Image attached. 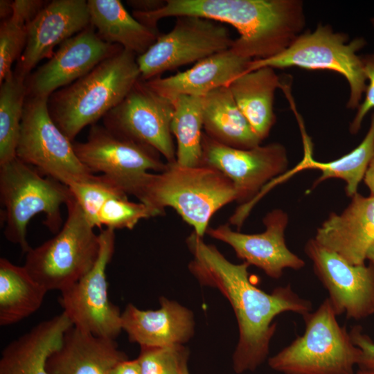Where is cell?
<instances>
[{
	"label": "cell",
	"instance_id": "cell-33",
	"mask_svg": "<svg viewBox=\"0 0 374 374\" xmlns=\"http://www.w3.org/2000/svg\"><path fill=\"white\" fill-rule=\"evenodd\" d=\"M188 350L182 345L141 347L139 357L141 374H183Z\"/></svg>",
	"mask_w": 374,
	"mask_h": 374
},
{
	"label": "cell",
	"instance_id": "cell-28",
	"mask_svg": "<svg viewBox=\"0 0 374 374\" xmlns=\"http://www.w3.org/2000/svg\"><path fill=\"white\" fill-rule=\"evenodd\" d=\"M304 157L294 171L317 169L321 175L315 181L313 187L330 178H339L346 184V192L352 197L364 178L374 149V113L371 116L369 129L359 145L351 152L330 162H319L313 159L310 139L303 132Z\"/></svg>",
	"mask_w": 374,
	"mask_h": 374
},
{
	"label": "cell",
	"instance_id": "cell-27",
	"mask_svg": "<svg viewBox=\"0 0 374 374\" xmlns=\"http://www.w3.org/2000/svg\"><path fill=\"white\" fill-rule=\"evenodd\" d=\"M48 291L24 266L0 258V326L18 323L37 311Z\"/></svg>",
	"mask_w": 374,
	"mask_h": 374
},
{
	"label": "cell",
	"instance_id": "cell-1",
	"mask_svg": "<svg viewBox=\"0 0 374 374\" xmlns=\"http://www.w3.org/2000/svg\"><path fill=\"white\" fill-rule=\"evenodd\" d=\"M193 260L192 274L204 286L217 289L229 301L238 324L239 340L233 355L236 373L253 371L266 359L276 323V317L292 312L303 317L312 303L293 292L290 286L278 287L267 293L250 280L245 262L229 261L212 244L205 243L194 231L186 239Z\"/></svg>",
	"mask_w": 374,
	"mask_h": 374
},
{
	"label": "cell",
	"instance_id": "cell-32",
	"mask_svg": "<svg viewBox=\"0 0 374 374\" xmlns=\"http://www.w3.org/2000/svg\"><path fill=\"white\" fill-rule=\"evenodd\" d=\"M156 212L142 202H131L127 195L109 198L99 211V227L105 226L113 230L132 229L142 219L157 216Z\"/></svg>",
	"mask_w": 374,
	"mask_h": 374
},
{
	"label": "cell",
	"instance_id": "cell-38",
	"mask_svg": "<svg viewBox=\"0 0 374 374\" xmlns=\"http://www.w3.org/2000/svg\"><path fill=\"white\" fill-rule=\"evenodd\" d=\"M127 3L132 8L133 12H150L162 8L166 3V1L130 0Z\"/></svg>",
	"mask_w": 374,
	"mask_h": 374
},
{
	"label": "cell",
	"instance_id": "cell-34",
	"mask_svg": "<svg viewBox=\"0 0 374 374\" xmlns=\"http://www.w3.org/2000/svg\"><path fill=\"white\" fill-rule=\"evenodd\" d=\"M27 40L26 24L9 17L0 26V83L13 71L12 65L21 55Z\"/></svg>",
	"mask_w": 374,
	"mask_h": 374
},
{
	"label": "cell",
	"instance_id": "cell-10",
	"mask_svg": "<svg viewBox=\"0 0 374 374\" xmlns=\"http://www.w3.org/2000/svg\"><path fill=\"white\" fill-rule=\"evenodd\" d=\"M98 258L89 272L60 292L59 303L73 326L95 336L114 339L123 330L121 314L108 294L106 269L114 255V230L101 229Z\"/></svg>",
	"mask_w": 374,
	"mask_h": 374
},
{
	"label": "cell",
	"instance_id": "cell-36",
	"mask_svg": "<svg viewBox=\"0 0 374 374\" xmlns=\"http://www.w3.org/2000/svg\"><path fill=\"white\" fill-rule=\"evenodd\" d=\"M349 333L353 344L361 350L359 369L374 373V341L359 326H353Z\"/></svg>",
	"mask_w": 374,
	"mask_h": 374
},
{
	"label": "cell",
	"instance_id": "cell-40",
	"mask_svg": "<svg viewBox=\"0 0 374 374\" xmlns=\"http://www.w3.org/2000/svg\"><path fill=\"white\" fill-rule=\"evenodd\" d=\"M364 181L371 192L370 195L374 196V149L364 175Z\"/></svg>",
	"mask_w": 374,
	"mask_h": 374
},
{
	"label": "cell",
	"instance_id": "cell-14",
	"mask_svg": "<svg viewBox=\"0 0 374 374\" xmlns=\"http://www.w3.org/2000/svg\"><path fill=\"white\" fill-rule=\"evenodd\" d=\"M305 252L337 316L345 313L347 318L358 320L374 314V262L350 264L314 239L306 243Z\"/></svg>",
	"mask_w": 374,
	"mask_h": 374
},
{
	"label": "cell",
	"instance_id": "cell-6",
	"mask_svg": "<svg viewBox=\"0 0 374 374\" xmlns=\"http://www.w3.org/2000/svg\"><path fill=\"white\" fill-rule=\"evenodd\" d=\"M337 316L328 298L304 315L303 335L270 357V368L283 374H353L361 350Z\"/></svg>",
	"mask_w": 374,
	"mask_h": 374
},
{
	"label": "cell",
	"instance_id": "cell-41",
	"mask_svg": "<svg viewBox=\"0 0 374 374\" xmlns=\"http://www.w3.org/2000/svg\"><path fill=\"white\" fill-rule=\"evenodd\" d=\"M12 14V1L8 0L0 1V17L5 20L11 17Z\"/></svg>",
	"mask_w": 374,
	"mask_h": 374
},
{
	"label": "cell",
	"instance_id": "cell-35",
	"mask_svg": "<svg viewBox=\"0 0 374 374\" xmlns=\"http://www.w3.org/2000/svg\"><path fill=\"white\" fill-rule=\"evenodd\" d=\"M361 58L368 84L365 91V98L357 107L356 115L350 124V132L352 134H356L359 131L365 116L374 109V52Z\"/></svg>",
	"mask_w": 374,
	"mask_h": 374
},
{
	"label": "cell",
	"instance_id": "cell-15",
	"mask_svg": "<svg viewBox=\"0 0 374 374\" xmlns=\"http://www.w3.org/2000/svg\"><path fill=\"white\" fill-rule=\"evenodd\" d=\"M202 150L201 164L215 168L226 176L233 184L240 202L254 198L288 164L285 148L276 143L239 149L222 144L204 133Z\"/></svg>",
	"mask_w": 374,
	"mask_h": 374
},
{
	"label": "cell",
	"instance_id": "cell-8",
	"mask_svg": "<svg viewBox=\"0 0 374 374\" xmlns=\"http://www.w3.org/2000/svg\"><path fill=\"white\" fill-rule=\"evenodd\" d=\"M348 37L328 25H319L312 33L300 35L281 53L266 59L253 60L245 72L261 67L298 66L308 70H330L344 76L350 87L349 109L360 105L366 91V78L357 52L366 44L362 38L348 42Z\"/></svg>",
	"mask_w": 374,
	"mask_h": 374
},
{
	"label": "cell",
	"instance_id": "cell-3",
	"mask_svg": "<svg viewBox=\"0 0 374 374\" xmlns=\"http://www.w3.org/2000/svg\"><path fill=\"white\" fill-rule=\"evenodd\" d=\"M135 197L158 215L165 208H172L202 238L212 215L237 200V192L232 181L215 168L183 166L175 161L167 163L160 172H150Z\"/></svg>",
	"mask_w": 374,
	"mask_h": 374
},
{
	"label": "cell",
	"instance_id": "cell-43",
	"mask_svg": "<svg viewBox=\"0 0 374 374\" xmlns=\"http://www.w3.org/2000/svg\"><path fill=\"white\" fill-rule=\"evenodd\" d=\"M356 374H374V373L365 371V370L359 369Z\"/></svg>",
	"mask_w": 374,
	"mask_h": 374
},
{
	"label": "cell",
	"instance_id": "cell-37",
	"mask_svg": "<svg viewBox=\"0 0 374 374\" xmlns=\"http://www.w3.org/2000/svg\"><path fill=\"white\" fill-rule=\"evenodd\" d=\"M40 0H15L12 1V14L10 17L28 24L44 7Z\"/></svg>",
	"mask_w": 374,
	"mask_h": 374
},
{
	"label": "cell",
	"instance_id": "cell-16",
	"mask_svg": "<svg viewBox=\"0 0 374 374\" xmlns=\"http://www.w3.org/2000/svg\"><path fill=\"white\" fill-rule=\"evenodd\" d=\"M122 47L109 44L87 28L63 42L49 60L32 75L27 86L30 96L46 97L83 77Z\"/></svg>",
	"mask_w": 374,
	"mask_h": 374
},
{
	"label": "cell",
	"instance_id": "cell-12",
	"mask_svg": "<svg viewBox=\"0 0 374 374\" xmlns=\"http://www.w3.org/2000/svg\"><path fill=\"white\" fill-rule=\"evenodd\" d=\"M76 155L92 172H102L125 193L136 196L149 175L166 163L151 147L119 136L105 126L93 125L87 141L73 143Z\"/></svg>",
	"mask_w": 374,
	"mask_h": 374
},
{
	"label": "cell",
	"instance_id": "cell-11",
	"mask_svg": "<svg viewBox=\"0 0 374 374\" xmlns=\"http://www.w3.org/2000/svg\"><path fill=\"white\" fill-rule=\"evenodd\" d=\"M233 41L220 22L195 16L178 17L169 33L160 35L146 52L137 57L141 79L147 81L226 51Z\"/></svg>",
	"mask_w": 374,
	"mask_h": 374
},
{
	"label": "cell",
	"instance_id": "cell-5",
	"mask_svg": "<svg viewBox=\"0 0 374 374\" xmlns=\"http://www.w3.org/2000/svg\"><path fill=\"white\" fill-rule=\"evenodd\" d=\"M73 198L67 186L51 177H44L35 168L17 157L0 166L3 234L7 240L19 245L25 253L30 248L26 239L30 220L44 213V224L56 234L62 228L61 206Z\"/></svg>",
	"mask_w": 374,
	"mask_h": 374
},
{
	"label": "cell",
	"instance_id": "cell-42",
	"mask_svg": "<svg viewBox=\"0 0 374 374\" xmlns=\"http://www.w3.org/2000/svg\"><path fill=\"white\" fill-rule=\"evenodd\" d=\"M366 259H368L369 262H374V244L368 249L366 255Z\"/></svg>",
	"mask_w": 374,
	"mask_h": 374
},
{
	"label": "cell",
	"instance_id": "cell-39",
	"mask_svg": "<svg viewBox=\"0 0 374 374\" xmlns=\"http://www.w3.org/2000/svg\"><path fill=\"white\" fill-rule=\"evenodd\" d=\"M109 374H141V371L137 359L133 360L125 359L118 362Z\"/></svg>",
	"mask_w": 374,
	"mask_h": 374
},
{
	"label": "cell",
	"instance_id": "cell-2",
	"mask_svg": "<svg viewBox=\"0 0 374 374\" xmlns=\"http://www.w3.org/2000/svg\"><path fill=\"white\" fill-rule=\"evenodd\" d=\"M132 15L154 29L159 20L169 17L195 16L230 24L240 34L230 50L251 60L281 53L305 24L303 3L299 0H166L160 9Z\"/></svg>",
	"mask_w": 374,
	"mask_h": 374
},
{
	"label": "cell",
	"instance_id": "cell-29",
	"mask_svg": "<svg viewBox=\"0 0 374 374\" xmlns=\"http://www.w3.org/2000/svg\"><path fill=\"white\" fill-rule=\"evenodd\" d=\"M202 98L180 96L172 101L171 131L177 143L176 162L183 166L195 167L202 163Z\"/></svg>",
	"mask_w": 374,
	"mask_h": 374
},
{
	"label": "cell",
	"instance_id": "cell-17",
	"mask_svg": "<svg viewBox=\"0 0 374 374\" xmlns=\"http://www.w3.org/2000/svg\"><path fill=\"white\" fill-rule=\"evenodd\" d=\"M265 230L257 234H245L233 231L228 224L208 228L213 238L229 244L236 256L247 264L261 269L273 278L281 277L287 268L300 269L305 262L286 246L285 230L288 223L287 213L275 209L263 219Z\"/></svg>",
	"mask_w": 374,
	"mask_h": 374
},
{
	"label": "cell",
	"instance_id": "cell-7",
	"mask_svg": "<svg viewBox=\"0 0 374 374\" xmlns=\"http://www.w3.org/2000/svg\"><path fill=\"white\" fill-rule=\"evenodd\" d=\"M67 217L56 235L26 253L24 267L48 292H62L82 278L96 263L99 235L74 197L66 205Z\"/></svg>",
	"mask_w": 374,
	"mask_h": 374
},
{
	"label": "cell",
	"instance_id": "cell-13",
	"mask_svg": "<svg viewBox=\"0 0 374 374\" xmlns=\"http://www.w3.org/2000/svg\"><path fill=\"white\" fill-rule=\"evenodd\" d=\"M174 105L139 79L125 99L104 118V126L114 134L148 145L168 163L176 161L171 122Z\"/></svg>",
	"mask_w": 374,
	"mask_h": 374
},
{
	"label": "cell",
	"instance_id": "cell-21",
	"mask_svg": "<svg viewBox=\"0 0 374 374\" xmlns=\"http://www.w3.org/2000/svg\"><path fill=\"white\" fill-rule=\"evenodd\" d=\"M251 60L229 48L198 61L185 71L166 78L156 77L145 82L155 93L171 101L180 96L203 97L215 89L227 86L247 70Z\"/></svg>",
	"mask_w": 374,
	"mask_h": 374
},
{
	"label": "cell",
	"instance_id": "cell-25",
	"mask_svg": "<svg viewBox=\"0 0 374 374\" xmlns=\"http://www.w3.org/2000/svg\"><path fill=\"white\" fill-rule=\"evenodd\" d=\"M202 121L205 134L222 144L251 149L260 145L262 141L239 109L227 86L203 96Z\"/></svg>",
	"mask_w": 374,
	"mask_h": 374
},
{
	"label": "cell",
	"instance_id": "cell-4",
	"mask_svg": "<svg viewBox=\"0 0 374 374\" xmlns=\"http://www.w3.org/2000/svg\"><path fill=\"white\" fill-rule=\"evenodd\" d=\"M136 55L121 48L52 96L51 115L71 141L84 127L118 106L141 79Z\"/></svg>",
	"mask_w": 374,
	"mask_h": 374
},
{
	"label": "cell",
	"instance_id": "cell-18",
	"mask_svg": "<svg viewBox=\"0 0 374 374\" xmlns=\"http://www.w3.org/2000/svg\"><path fill=\"white\" fill-rule=\"evenodd\" d=\"M90 24L87 1H52L26 25V44L15 73L25 79L39 62L53 56L57 45Z\"/></svg>",
	"mask_w": 374,
	"mask_h": 374
},
{
	"label": "cell",
	"instance_id": "cell-45",
	"mask_svg": "<svg viewBox=\"0 0 374 374\" xmlns=\"http://www.w3.org/2000/svg\"><path fill=\"white\" fill-rule=\"evenodd\" d=\"M371 22H372V24H373V26H374V18L371 19Z\"/></svg>",
	"mask_w": 374,
	"mask_h": 374
},
{
	"label": "cell",
	"instance_id": "cell-24",
	"mask_svg": "<svg viewBox=\"0 0 374 374\" xmlns=\"http://www.w3.org/2000/svg\"><path fill=\"white\" fill-rule=\"evenodd\" d=\"M227 87L256 134L261 141L265 139L276 121L274 92L282 87L274 69L265 66L244 72Z\"/></svg>",
	"mask_w": 374,
	"mask_h": 374
},
{
	"label": "cell",
	"instance_id": "cell-19",
	"mask_svg": "<svg viewBox=\"0 0 374 374\" xmlns=\"http://www.w3.org/2000/svg\"><path fill=\"white\" fill-rule=\"evenodd\" d=\"M314 239L350 264L364 265L374 244V196L355 193L341 213L329 215Z\"/></svg>",
	"mask_w": 374,
	"mask_h": 374
},
{
	"label": "cell",
	"instance_id": "cell-44",
	"mask_svg": "<svg viewBox=\"0 0 374 374\" xmlns=\"http://www.w3.org/2000/svg\"><path fill=\"white\" fill-rule=\"evenodd\" d=\"M183 374H190L188 371V366H186L185 368L184 369Z\"/></svg>",
	"mask_w": 374,
	"mask_h": 374
},
{
	"label": "cell",
	"instance_id": "cell-22",
	"mask_svg": "<svg viewBox=\"0 0 374 374\" xmlns=\"http://www.w3.org/2000/svg\"><path fill=\"white\" fill-rule=\"evenodd\" d=\"M125 359L127 355L114 339L97 337L73 326L49 357L47 371L50 374H109Z\"/></svg>",
	"mask_w": 374,
	"mask_h": 374
},
{
	"label": "cell",
	"instance_id": "cell-30",
	"mask_svg": "<svg viewBox=\"0 0 374 374\" xmlns=\"http://www.w3.org/2000/svg\"><path fill=\"white\" fill-rule=\"evenodd\" d=\"M27 86L13 72L0 87V166L16 156Z\"/></svg>",
	"mask_w": 374,
	"mask_h": 374
},
{
	"label": "cell",
	"instance_id": "cell-26",
	"mask_svg": "<svg viewBox=\"0 0 374 374\" xmlns=\"http://www.w3.org/2000/svg\"><path fill=\"white\" fill-rule=\"evenodd\" d=\"M90 23L105 42L116 44L138 56L143 54L160 35L130 15L118 0L87 1Z\"/></svg>",
	"mask_w": 374,
	"mask_h": 374
},
{
	"label": "cell",
	"instance_id": "cell-31",
	"mask_svg": "<svg viewBox=\"0 0 374 374\" xmlns=\"http://www.w3.org/2000/svg\"><path fill=\"white\" fill-rule=\"evenodd\" d=\"M75 200L93 227H99L98 216L104 204L111 197L127 195L106 175H93L89 179L68 186Z\"/></svg>",
	"mask_w": 374,
	"mask_h": 374
},
{
	"label": "cell",
	"instance_id": "cell-23",
	"mask_svg": "<svg viewBox=\"0 0 374 374\" xmlns=\"http://www.w3.org/2000/svg\"><path fill=\"white\" fill-rule=\"evenodd\" d=\"M73 324L63 312L41 321L2 350L0 374H50L47 362Z\"/></svg>",
	"mask_w": 374,
	"mask_h": 374
},
{
	"label": "cell",
	"instance_id": "cell-9",
	"mask_svg": "<svg viewBox=\"0 0 374 374\" xmlns=\"http://www.w3.org/2000/svg\"><path fill=\"white\" fill-rule=\"evenodd\" d=\"M48 98H30L25 103L16 156L38 172L66 186L94 174L76 155L73 143L54 122Z\"/></svg>",
	"mask_w": 374,
	"mask_h": 374
},
{
	"label": "cell",
	"instance_id": "cell-20",
	"mask_svg": "<svg viewBox=\"0 0 374 374\" xmlns=\"http://www.w3.org/2000/svg\"><path fill=\"white\" fill-rule=\"evenodd\" d=\"M160 308L139 309L129 303L121 314L123 330L130 341L141 347L182 345L194 332L192 311L166 297L159 299Z\"/></svg>",
	"mask_w": 374,
	"mask_h": 374
}]
</instances>
